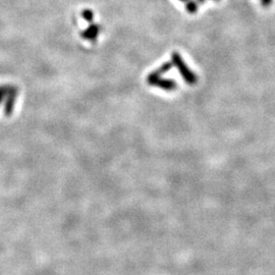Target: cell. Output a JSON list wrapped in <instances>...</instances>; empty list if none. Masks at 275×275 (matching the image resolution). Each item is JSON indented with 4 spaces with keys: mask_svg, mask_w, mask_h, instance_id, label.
Listing matches in <instances>:
<instances>
[{
    "mask_svg": "<svg viewBox=\"0 0 275 275\" xmlns=\"http://www.w3.org/2000/svg\"><path fill=\"white\" fill-rule=\"evenodd\" d=\"M179 1H186L187 2V1H189V0H179Z\"/></svg>",
    "mask_w": 275,
    "mask_h": 275,
    "instance_id": "11",
    "label": "cell"
},
{
    "mask_svg": "<svg viewBox=\"0 0 275 275\" xmlns=\"http://www.w3.org/2000/svg\"><path fill=\"white\" fill-rule=\"evenodd\" d=\"M17 96V89L15 87H8V92H7V100H6V106H5V113L7 116L12 112L14 102L16 100Z\"/></svg>",
    "mask_w": 275,
    "mask_h": 275,
    "instance_id": "4",
    "label": "cell"
},
{
    "mask_svg": "<svg viewBox=\"0 0 275 275\" xmlns=\"http://www.w3.org/2000/svg\"><path fill=\"white\" fill-rule=\"evenodd\" d=\"M7 92H8V87H6V86L0 87V103H1L3 98L7 95Z\"/></svg>",
    "mask_w": 275,
    "mask_h": 275,
    "instance_id": "8",
    "label": "cell"
},
{
    "mask_svg": "<svg viewBox=\"0 0 275 275\" xmlns=\"http://www.w3.org/2000/svg\"><path fill=\"white\" fill-rule=\"evenodd\" d=\"M200 4L196 1V0H189L186 4V9L189 13H196L199 9Z\"/></svg>",
    "mask_w": 275,
    "mask_h": 275,
    "instance_id": "6",
    "label": "cell"
},
{
    "mask_svg": "<svg viewBox=\"0 0 275 275\" xmlns=\"http://www.w3.org/2000/svg\"><path fill=\"white\" fill-rule=\"evenodd\" d=\"M171 63L173 66L177 68L180 76L188 85L193 86L198 82V77L196 76V74L191 70L188 64L185 62V60L182 59V57L177 52L171 54Z\"/></svg>",
    "mask_w": 275,
    "mask_h": 275,
    "instance_id": "1",
    "label": "cell"
},
{
    "mask_svg": "<svg viewBox=\"0 0 275 275\" xmlns=\"http://www.w3.org/2000/svg\"><path fill=\"white\" fill-rule=\"evenodd\" d=\"M172 66L173 65H172L171 62H165L161 66L158 67L157 70H155L154 72L149 74V76H151V77H162V75L168 73L171 70Z\"/></svg>",
    "mask_w": 275,
    "mask_h": 275,
    "instance_id": "5",
    "label": "cell"
},
{
    "mask_svg": "<svg viewBox=\"0 0 275 275\" xmlns=\"http://www.w3.org/2000/svg\"><path fill=\"white\" fill-rule=\"evenodd\" d=\"M147 83L150 86L153 87H157L162 89L164 91H174L177 88V84L175 83V81L171 80V79H164L162 77H151L148 75L147 77Z\"/></svg>",
    "mask_w": 275,
    "mask_h": 275,
    "instance_id": "2",
    "label": "cell"
},
{
    "mask_svg": "<svg viewBox=\"0 0 275 275\" xmlns=\"http://www.w3.org/2000/svg\"><path fill=\"white\" fill-rule=\"evenodd\" d=\"M196 1L201 5V4H203V3H205L206 1H207V0H196Z\"/></svg>",
    "mask_w": 275,
    "mask_h": 275,
    "instance_id": "10",
    "label": "cell"
},
{
    "mask_svg": "<svg viewBox=\"0 0 275 275\" xmlns=\"http://www.w3.org/2000/svg\"><path fill=\"white\" fill-rule=\"evenodd\" d=\"M260 1H261V4H262L263 6L268 7V6H270V5L272 4L273 0H260Z\"/></svg>",
    "mask_w": 275,
    "mask_h": 275,
    "instance_id": "9",
    "label": "cell"
},
{
    "mask_svg": "<svg viewBox=\"0 0 275 275\" xmlns=\"http://www.w3.org/2000/svg\"><path fill=\"white\" fill-rule=\"evenodd\" d=\"M82 17L88 21V22H92L94 19V12L92 11L91 9H84L82 11Z\"/></svg>",
    "mask_w": 275,
    "mask_h": 275,
    "instance_id": "7",
    "label": "cell"
},
{
    "mask_svg": "<svg viewBox=\"0 0 275 275\" xmlns=\"http://www.w3.org/2000/svg\"><path fill=\"white\" fill-rule=\"evenodd\" d=\"M100 32H101V27L99 25L92 24L85 31L81 33V37L85 40H89L90 42H94L98 38Z\"/></svg>",
    "mask_w": 275,
    "mask_h": 275,
    "instance_id": "3",
    "label": "cell"
},
{
    "mask_svg": "<svg viewBox=\"0 0 275 275\" xmlns=\"http://www.w3.org/2000/svg\"><path fill=\"white\" fill-rule=\"evenodd\" d=\"M214 1H219V0H214Z\"/></svg>",
    "mask_w": 275,
    "mask_h": 275,
    "instance_id": "12",
    "label": "cell"
}]
</instances>
